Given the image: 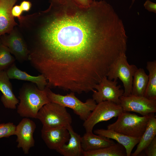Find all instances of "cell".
Masks as SVG:
<instances>
[{"instance_id": "obj_1", "label": "cell", "mask_w": 156, "mask_h": 156, "mask_svg": "<svg viewBox=\"0 0 156 156\" xmlns=\"http://www.w3.org/2000/svg\"><path fill=\"white\" fill-rule=\"evenodd\" d=\"M26 36L34 67L51 85L72 91L93 88L127 50L122 21L104 0L51 3L31 15Z\"/></svg>"}, {"instance_id": "obj_2", "label": "cell", "mask_w": 156, "mask_h": 156, "mask_svg": "<svg viewBox=\"0 0 156 156\" xmlns=\"http://www.w3.org/2000/svg\"><path fill=\"white\" fill-rule=\"evenodd\" d=\"M18 98L20 101L17 107V113L22 117L29 118H36L39 110L50 102L46 87L40 90L31 83L23 85Z\"/></svg>"}, {"instance_id": "obj_3", "label": "cell", "mask_w": 156, "mask_h": 156, "mask_svg": "<svg viewBox=\"0 0 156 156\" xmlns=\"http://www.w3.org/2000/svg\"><path fill=\"white\" fill-rule=\"evenodd\" d=\"M152 114L142 116L129 112H122L107 129L133 137L140 138L144 132Z\"/></svg>"}, {"instance_id": "obj_4", "label": "cell", "mask_w": 156, "mask_h": 156, "mask_svg": "<svg viewBox=\"0 0 156 156\" xmlns=\"http://www.w3.org/2000/svg\"><path fill=\"white\" fill-rule=\"evenodd\" d=\"M47 95L50 102L59 104L65 107L72 109L80 118L84 121L88 117L96 105V103L92 99H89L83 102L71 92L66 95L53 92L50 88L46 86Z\"/></svg>"}, {"instance_id": "obj_5", "label": "cell", "mask_w": 156, "mask_h": 156, "mask_svg": "<svg viewBox=\"0 0 156 156\" xmlns=\"http://www.w3.org/2000/svg\"><path fill=\"white\" fill-rule=\"evenodd\" d=\"M36 118L43 126L50 127H64L71 125L72 118L66 108L57 103L49 102L39 111Z\"/></svg>"}, {"instance_id": "obj_6", "label": "cell", "mask_w": 156, "mask_h": 156, "mask_svg": "<svg viewBox=\"0 0 156 156\" xmlns=\"http://www.w3.org/2000/svg\"><path fill=\"white\" fill-rule=\"evenodd\" d=\"M138 68L135 65L129 64L126 53H123L112 64L107 77L110 80H120L124 87L123 96H128L131 94L133 77Z\"/></svg>"}, {"instance_id": "obj_7", "label": "cell", "mask_w": 156, "mask_h": 156, "mask_svg": "<svg viewBox=\"0 0 156 156\" xmlns=\"http://www.w3.org/2000/svg\"><path fill=\"white\" fill-rule=\"evenodd\" d=\"M123 112L120 104L106 101L97 104L88 118L84 121L83 126L86 132H92L95 125L98 123L116 117Z\"/></svg>"}, {"instance_id": "obj_8", "label": "cell", "mask_w": 156, "mask_h": 156, "mask_svg": "<svg viewBox=\"0 0 156 156\" xmlns=\"http://www.w3.org/2000/svg\"><path fill=\"white\" fill-rule=\"evenodd\" d=\"M117 84V80H110L105 77L94 86V89L97 91L94 90L93 92L92 99L97 103L107 101L120 104V98L123 95L124 91Z\"/></svg>"}, {"instance_id": "obj_9", "label": "cell", "mask_w": 156, "mask_h": 156, "mask_svg": "<svg viewBox=\"0 0 156 156\" xmlns=\"http://www.w3.org/2000/svg\"><path fill=\"white\" fill-rule=\"evenodd\" d=\"M120 105L123 112H134L147 116L156 112V99H150L144 96L132 94L120 97Z\"/></svg>"}, {"instance_id": "obj_10", "label": "cell", "mask_w": 156, "mask_h": 156, "mask_svg": "<svg viewBox=\"0 0 156 156\" xmlns=\"http://www.w3.org/2000/svg\"><path fill=\"white\" fill-rule=\"evenodd\" d=\"M0 42L9 49L11 53L20 62L28 60L29 51L26 42L16 27L8 35L0 37Z\"/></svg>"}, {"instance_id": "obj_11", "label": "cell", "mask_w": 156, "mask_h": 156, "mask_svg": "<svg viewBox=\"0 0 156 156\" xmlns=\"http://www.w3.org/2000/svg\"><path fill=\"white\" fill-rule=\"evenodd\" d=\"M36 128L35 122L29 118H24L16 126L15 135L17 137V147L21 148L25 154L29 153L34 146L33 134Z\"/></svg>"}, {"instance_id": "obj_12", "label": "cell", "mask_w": 156, "mask_h": 156, "mask_svg": "<svg viewBox=\"0 0 156 156\" xmlns=\"http://www.w3.org/2000/svg\"><path fill=\"white\" fill-rule=\"evenodd\" d=\"M41 137L47 147L56 151L68 142L69 133L64 127H50L43 126Z\"/></svg>"}, {"instance_id": "obj_13", "label": "cell", "mask_w": 156, "mask_h": 156, "mask_svg": "<svg viewBox=\"0 0 156 156\" xmlns=\"http://www.w3.org/2000/svg\"><path fill=\"white\" fill-rule=\"evenodd\" d=\"M17 0H0V37L9 34L17 26L12 13Z\"/></svg>"}, {"instance_id": "obj_14", "label": "cell", "mask_w": 156, "mask_h": 156, "mask_svg": "<svg viewBox=\"0 0 156 156\" xmlns=\"http://www.w3.org/2000/svg\"><path fill=\"white\" fill-rule=\"evenodd\" d=\"M94 133L116 140L125 148L127 156L130 155L133 149L138 144L140 139L130 137L107 129H96L94 131Z\"/></svg>"}, {"instance_id": "obj_15", "label": "cell", "mask_w": 156, "mask_h": 156, "mask_svg": "<svg viewBox=\"0 0 156 156\" xmlns=\"http://www.w3.org/2000/svg\"><path fill=\"white\" fill-rule=\"evenodd\" d=\"M9 79L5 71H0V90L2 94L1 101L5 108L15 109L19 101L14 93Z\"/></svg>"}, {"instance_id": "obj_16", "label": "cell", "mask_w": 156, "mask_h": 156, "mask_svg": "<svg viewBox=\"0 0 156 156\" xmlns=\"http://www.w3.org/2000/svg\"><path fill=\"white\" fill-rule=\"evenodd\" d=\"M70 134L68 144H65L56 151L64 156H81L83 151L81 146V137L73 130L71 125L67 127Z\"/></svg>"}, {"instance_id": "obj_17", "label": "cell", "mask_w": 156, "mask_h": 156, "mask_svg": "<svg viewBox=\"0 0 156 156\" xmlns=\"http://www.w3.org/2000/svg\"><path fill=\"white\" fill-rule=\"evenodd\" d=\"M5 71L10 79H15L31 82L35 83L40 90H44L47 85V80L43 75L41 74L38 76L30 75L18 69L15 63Z\"/></svg>"}, {"instance_id": "obj_18", "label": "cell", "mask_w": 156, "mask_h": 156, "mask_svg": "<svg viewBox=\"0 0 156 156\" xmlns=\"http://www.w3.org/2000/svg\"><path fill=\"white\" fill-rule=\"evenodd\" d=\"M115 143V142L110 139L94 134L92 132H86L83 136L81 137V146L83 151L101 148Z\"/></svg>"}, {"instance_id": "obj_19", "label": "cell", "mask_w": 156, "mask_h": 156, "mask_svg": "<svg viewBox=\"0 0 156 156\" xmlns=\"http://www.w3.org/2000/svg\"><path fill=\"white\" fill-rule=\"evenodd\" d=\"M156 135V117L155 113H152L148 121L146 129L140 138L137 148L131 154L137 156L150 144Z\"/></svg>"}, {"instance_id": "obj_20", "label": "cell", "mask_w": 156, "mask_h": 156, "mask_svg": "<svg viewBox=\"0 0 156 156\" xmlns=\"http://www.w3.org/2000/svg\"><path fill=\"white\" fill-rule=\"evenodd\" d=\"M83 156H127L125 148L118 143L101 148L83 151Z\"/></svg>"}, {"instance_id": "obj_21", "label": "cell", "mask_w": 156, "mask_h": 156, "mask_svg": "<svg viewBox=\"0 0 156 156\" xmlns=\"http://www.w3.org/2000/svg\"><path fill=\"white\" fill-rule=\"evenodd\" d=\"M148 78V75L146 74L143 68H138L133 77L131 94L144 96Z\"/></svg>"}, {"instance_id": "obj_22", "label": "cell", "mask_w": 156, "mask_h": 156, "mask_svg": "<svg viewBox=\"0 0 156 156\" xmlns=\"http://www.w3.org/2000/svg\"><path fill=\"white\" fill-rule=\"evenodd\" d=\"M146 69L149 72L148 84L144 96L150 99H156V61L147 62Z\"/></svg>"}, {"instance_id": "obj_23", "label": "cell", "mask_w": 156, "mask_h": 156, "mask_svg": "<svg viewBox=\"0 0 156 156\" xmlns=\"http://www.w3.org/2000/svg\"><path fill=\"white\" fill-rule=\"evenodd\" d=\"M15 60L8 48L0 42V71L7 69Z\"/></svg>"}, {"instance_id": "obj_24", "label": "cell", "mask_w": 156, "mask_h": 156, "mask_svg": "<svg viewBox=\"0 0 156 156\" xmlns=\"http://www.w3.org/2000/svg\"><path fill=\"white\" fill-rule=\"evenodd\" d=\"M16 126L12 122L0 124V138L14 135Z\"/></svg>"}, {"instance_id": "obj_25", "label": "cell", "mask_w": 156, "mask_h": 156, "mask_svg": "<svg viewBox=\"0 0 156 156\" xmlns=\"http://www.w3.org/2000/svg\"><path fill=\"white\" fill-rule=\"evenodd\" d=\"M144 150L147 156H156V137Z\"/></svg>"}, {"instance_id": "obj_26", "label": "cell", "mask_w": 156, "mask_h": 156, "mask_svg": "<svg viewBox=\"0 0 156 156\" xmlns=\"http://www.w3.org/2000/svg\"><path fill=\"white\" fill-rule=\"evenodd\" d=\"M20 5H16L12 8V13L13 16L17 18L18 20L21 18L23 12Z\"/></svg>"}, {"instance_id": "obj_27", "label": "cell", "mask_w": 156, "mask_h": 156, "mask_svg": "<svg viewBox=\"0 0 156 156\" xmlns=\"http://www.w3.org/2000/svg\"><path fill=\"white\" fill-rule=\"evenodd\" d=\"M145 8L148 11L156 13V4L149 0H146L144 4Z\"/></svg>"}, {"instance_id": "obj_28", "label": "cell", "mask_w": 156, "mask_h": 156, "mask_svg": "<svg viewBox=\"0 0 156 156\" xmlns=\"http://www.w3.org/2000/svg\"><path fill=\"white\" fill-rule=\"evenodd\" d=\"M77 5L82 7L90 6L92 3L93 0H72Z\"/></svg>"}, {"instance_id": "obj_29", "label": "cell", "mask_w": 156, "mask_h": 156, "mask_svg": "<svg viewBox=\"0 0 156 156\" xmlns=\"http://www.w3.org/2000/svg\"><path fill=\"white\" fill-rule=\"evenodd\" d=\"M20 5L23 12H28L31 9L32 5L29 1L24 0L21 3Z\"/></svg>"}, {"instance_id": "obj_30", "label": "cell", "mask_w": 156, "mask_h": 156, "mask_svg": "<svg viewBox=\"0 0 156 156\" xmlns=\"http://www.w3.org/2000/svg\"><path fill=\"white\" fill-rule=\"evenodd\" d=\"M50 3H64L65 0H49Z\"/></svg>"}, {"instance_id": "obj_31", "label": "cell", "mask_w": 156, "mask_h": 156, "mask_svg": "<svg viewBox=\"0 0 156 156\" xmlns=\"http://www.w3.org/2000/svg\"><path fill=\"white\" fill-rule=\"evenodd\" d=\"M135 1V0H132L131 5L134 3Z\"/></svg>"}]
</instances>
